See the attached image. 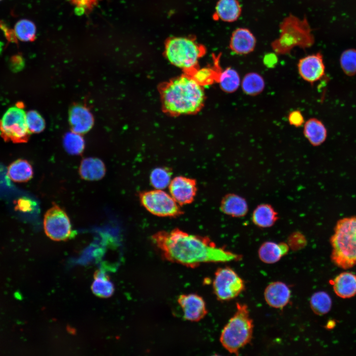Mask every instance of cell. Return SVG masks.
I'll list each match as a JSON object with an SVG mask.
<instances>
[{
  "label": "cell",
  "mask_w": 356,
  "mask_h": 356,
  "mask_svg": "<svg viewBox=\"0 0 356 356\" xmlns=\"http://www.w3.org/2000/svg\"><path fill=\"white\" fill-rule=\"evenodd\" d=\"M69 121L72 131L81 134L87 133L91 129L94 119L87 107L81 104H75L69 110Z\"/></svg>",
  "instance_id": "cell-14"
},
{
  "label": "cell",
  "mask_w": 356,
  "mask_h": 356,
  "mask_svg": "<svg viewBox=\"0 0 356 356\" xmlns=\"http://www.w3.org/2000/svg\"><path fill=\"white\" fill-rule=\"evenodd\" d=\"M23 107L9 108L0 120V134L5 141L26 142L30 135Z\"/></svg>",
  "instance_id": "cell-8"
},
{
  "label": "cell",
  "mask_w": 356,
  "mask_h": 356,
  "mask_svg": "<svg viewBox=\"0 0 356 356\" xmlns=\"http://www.w3.org/2000/svg\"><path fill=\"white\" fill-rule=\"evenodd\" d=\"M340 65L344 73L348 76L356 74V49L345 50L340 57Z\"/></svg>",
  "instance_id": "cell-33"
},
{
  "label": "cell",
  "mask_w": 356,
  "mask_h": 356,
  "mask_svg": "<svg viewBox=\"0 0 356 356\" xmlns=\"http://www.w3.org/2000/svg\"><path fill=\"white\" fill-rule=\"evenodd\" d=\"M44 228L46 235L54 241L67 240L73 234L68 215L64 210L55 203L44 216Z\"/></svg>",
  "instance_id": "cell-10"
},
{
  "label": "cell",
  "mask_w": 356,
  "mask_h": 356,
  "mask_svg": "<svg viewBox=\"0 0 356 356\" xmlns=\"http://www.w3.org/2000/svg\"><path fill=\"white\" fill-rule=\"evenodd\" d=\"M289 247L286 243H277L267 241L259 249L258 255L260 260L266 264H274L288 253Z\"/></svg>",
  "instance_id": "cell-20"
},
{
  "label": "cell",
  "mask_w": 356,
  "mask_h": 356,
  "mask_svg": "<svg viewBox=\"0 0 356 356\" xmlns=\"http://www.w3.org/2000/svg\"><path fill=\"white\" fill-rule=\"evenodd\" d=\"M106 168L104 163L97 158L89 157L82 160L79 167L81 177L87 180H98L104 177Z\"/></svg>",
  "instance_id": "cell-19"
},
{
  "label": "cell",
  "mask_w": 356,
  "mask_h": 356,
  "mask_svg": "<svg viewBox=\"0 0 356 356\" xmlns=\"http://www.w3.org/2000/svg\"><path fill=\"white\" fill-rule=\"evenodd\" d=\"M151 239L165 260L189 267L204 263L228 261L235 258L218 247L209 238L190 234L179 228L158 231Z\"/></svg>",
  "instance_id": "cell-1"
},
{
  "label": "cell",
  "mask_w": 356,
  "mask_h": 356,
  "mask_svg": "<svg viewBox=\"0 0 356 356\" xmlns=\"http://www.w3.org/2000/svg\"><path fill=\"white\" fill-rule=\"evenodd\" d=\"M26 120L30 133H39L44 129V120L37 111L35 110L28 111L26 114Z\"/></svg>",
  "instance_id": "cell-34"
},
{
  "label": "cell",
  "mask_w": 356,
  "mask_h": 356,
  "mask_svg": "<svg viewBox=\"0 0 356 356\" xmlns=\"http://www.w3.org/2000/svg\"><path fill=\"white\" fill-rule=\"evenodd\" d=\"M172 171L165 167H157L150 173L149 180L154 189L164 190L168 187L172 179Z\"/></svg>",
  "instance_id": "cell-29"
},
{
  "label": "cell",
  "mask_w": 356,
  "mask_h": 356,
  "mask_svg": "<svg viewBox=\"0 0 356 356\" xmlns=\"http://www.w3.org/2000/svg\"><path fill=\"white\" fill-rule=\"evenodd\" d=\"M220 209L227 215L240 218L246 215L248 206L244 198L236 194L230 193L225 195L222 199Z\"/></svg>",
  "instance_id": "cell-17"
},
{
  "label": "cell",
  "mask_w": 356,
  "mask_h": 356,
  "mask_svg": "<svg viewBox=\"0 0 356 356\" xmlns=\"http://www.w3.org/2000/svg\"><path fill=\"white\" fill-rule=\"evenodd\" d=\"M13 32L16 38L21 41L32 42L36 38V26L29 20H19L14 26Z\"/></svg>",
  "instance_id": "cell-31"
},
{
  "label": "cell",
  "mask_w": 356,
  "mask_h": 356,
  "mask_svg": "<svg viewBox=\"0 0 356 356\" xmlns=\"http://www.w3.org/2000/svg\"><path fill=\"white\" fill-rule=\"evenodd\" d=\"M9 178L15 182H26L33 177L32 167L26 160L18 159L11 163L7 169Z\"/></svg>",
  "instance_id": "cell-24"
},
{
  "label": "cell",
  "mask_w": 356,
  "mask_h": 356,
  "mask_svg": "<svg viewBox=\"0 0 356 356\" xmlns=\"http://www.w3.org/2000/svg\"><path fill=\"white\" fill-rule=\"evenodd\" d=\"M241 11L238 0H219L216 6L215 16L223 21L232 22L238 19Z\"/></svg>",
  "instance_id": "cell-22"
},
{
  "label": "cell",
  "mask_w": 356,
  "mask_h": 356,
  "mask_svg": "<svg viewBox=\"0 0 356 356\" xmlns=\"http://www.w3.org/2000/svg\"><path fill=\"white\" fill-rule=\"evenodd\" d=\"M254 325L247 306L237 303L233 316L223 328L220 340L230 353L237 355L252 337Z\"/></svg>",
  "instance_id": "cell-5"
},
{
  "label": "cell",
  "mask_w": 356,
  "mask_h": 356,
  "mask_svg": "<svg viewBox=\"0 0 356 356\" xmlns=\"http://www.w3.org/2000/svg\"><path fill=\"white\" fill-rule=\"evenodd\" d=\"M160 92L163 110L174 116L197 113L205 98L203 87L187 74L163 84Z\"/></svg>",
  "instance_id": "cell-2"
},
{
  "label": "cell",
  "mask_w": 356,
  "mask_h": 356,
  "mask_svg": "<svg viewBox=\"0 0 356 356\" xmlns=\"http://www.w3.org/2000/svg\"><path fill=\"white\" fill-rule=\"evenodd\" d=\"M335 293L339 297L346 299L356 294V275L351 272H343L338 275L333 281Z\"/></svg>",
  "instance_id": "cell-18"
},
{
  "label": "cell",
  "mask_w": 356,
  "mask_h": 356,
  "mask_svg": "<svg viewBox=\"0 0 356 356\" xmlns=\"http://www.w3.org/2000/svg\"><path fill=\"white\" fill-rule=\"evenodd\" d=\"M278 218L277 213L272 206L268 204L258 205L254 210L252 216L253 223L261 228L272 226Z\"/></svg>",
  "instance_id": "cell-23"
},
{
  "label": "cell",
  "mask_w": 356,
  "mask_h": 356,
  "mask_svg": "<svg viewBox=\"0 0 356 356\" xmlns=\"http://www.w3.org/2000/svg\"><path fill=\"white\" fill-rule=\"evenodd\" d=\"M241 87L245 94L251 96L257 95L264 90L265 82L260 74L256 72H250L243 78Z\"/></svg>",
  "instance_id": "cell-26"
},
{
  "label": "cell",
  "mask_w": 356,
  "mask_h": 356,
  "mask_svg": "<svg viewBox=\"0 0 356 356\" xmlns=\"http://www.w3.org/2000/svg\"><path fill=\"white\" fill-rule=\"evenodd\" d=\"M301 77L313 84L325 75V67L322 54L318 52L300 59L297 65Z\"/></svg>",
  "instance_id": "cell-12"
},
{
  "label": "cell",
  "mask_w": 356,
  "mask_h": 356,
  "mask_svg": "<svg viewBox=\"0 0 356 356\" xmlns=\"http://www.w3.org/2000/svg\"><path fill=\"white\" fill-rule=\"evenodd\" d=\"M76 2L81 6H86L90 1V0H76Z\"/></svg>",
  "instance_id": "cell-38"
},
{
  "label": "cell",
  "mask_w": 356,
  "mask_h": 356,
  "mask_svg": "<svg viewBox=\"0 0 356 356\" xmlns=\"http://www.w3.org/2000/svg\"><path fill=\"white\" fill-rule=\"evenodd\" d=\"M139 199L141 205L156 216L175 218L183 213L181 206L162 189L142 191L139 193Z\"/></svg>",
  "instance_id": "cell-7"
},
{
  "label": "cell",
  "mask_w": 356,
  "mask_h": 356,
  "mask_svg": "<svg viewBox=\"0 0 356 356\" xmlns=\"http://www.w3.org/2000/svg\"><path fill=\"white\" fill-rule=\"evenodd\" d=\"M256 44V39L253 33L247 28H239L231 35L229 47L233 52L245 55L252 52Z\"/></svg>",
  "instance_id": "cell-15"
},
{
  "label": "cell",
  "mask_w": 356,
  "mask_h": 356,
  "mask_svg": "<svg viewBox=\"0 0 356 356\" xmlns=\"http://www.w3.org/2000/svg\"><path fill=\"white\" fill-rule=\"evenodd\" d=\"M63 146L69 154L80 155L84 150L85 141L80 134L72 131L65 135Z\"/></svg>",
  "instance_id": "cell-32"
},
{
  "label": "cell",
  "mask_w": 356,
  "mask_h": 356,
  "mask_svg": "<svg viewBox=\"0 0 356 356\" xmlns=\"http://www.w3.org/2000/svg\"><path fill=\"white\" fill-rule=\"evenodd\" d=\"M91 288L96 296L101 298L109 297L114 291L113 284L105 273L100 270L94 273Z\"/></svg>",
  "instance_id": "cell-25"
},
{
  "label": "cell",
  "mask_w": 356,
  "mask_h": 356,
  "mask_svg": "<svg viewBox=\"0 0 356 356\" xmlns=\"http://www.w3.org/2000/svg\"><path fill=\"white\" fill-rule=\"evenodd\" d=\"M310 306L312 311L318 315L328 313L332 306V300L330 296L325 292L318 291L314 293L310 299Z\"/></svg>",
  "instance_id": "cell-30"
},
{
  "label": "cell",
  "mask_w": 356,
  "mask_h": 356,
  "mask_svg": "<svg viewBox=\"0 0 356 356\" xmlns=\"http://www.w3.org/2000/svg\"><path fill=\"white\" fill-rule=\"evenodd\" d=\"M330 243L331 261L336 266L348 269L356 265V216L337 222Z\"/></svg>",
  "instance_id": "cell-3"
},
{
  "label": "cell",
  "mask_w": 356,
  "mask_h": 356,
  "mask_svg": "<svg viewBox=\"0 0 356 356\" xmlns=\"http://www.w3.org/2000/svg\"><path fill=\"white\" fill-rule=\"evenodd\" d=\"M168 188L169 193L180 206L193 202L197 191L196 181L182 176L172 178Z\"/></svg>",
  "instance_id": "cell-11"
},
{
  "label": "cell",
  "mask_w": 356,
  "mask_h": 356,
  "mask_svg": "<svg viewBox=\"0 0 356 356\" xmlns=\"http://www.w3.org/2000/svg\"><path fill=\"white\" fill-rule=\"evenodd\" d=\"M217 82L223 91L232 93L238 89L240 84V78L236 70L231 67H228L224 70H221Z\"/></svg>",
  "instance_id": "cell-27"
},
{
  "label": "cell",
  "mask_w": 356,
  "mask_h": 356,
  "mask_svg": "<svg viewBox=\"0 0 356 356\" xmlns=\"http://www.w3.org/2000/svg\"><path fill=\"white\" fill-rule=\"evenodd\" d=\"M288 120L291 125L296 127L301 126L305 122L302 113L299 110L290 112L288 115Z\"/></svg>",
  "instance_id": "cell-35"
},
{
  "label": "cell",
  "mask_w": 356,
  "mask_h": 356,
  "mask_svg": "<svg viewBox=\"0 0 356 356\" xmlns=\"http://www.w3.org/2000/svg\"><path fill=\"white\" fill-rule=\"evenodd\" d=\"M221 71L218 64L216 68L197 67L191 71L189 75L198 84L202 87L213 84L218 81L219 75Z\"/></svg>",
  "instance_id": "cell-28"
},
{
  "label": "cell",
  "mask_w": 356,
  "mask_h": 356,
  "mask_svg": "<svg viewBox=\"0 0 356 356\" xmlns=\"http://www.w3.org/2000/svg\"></svg>",
  "instance_id": "cell-39"
},
{
  "label": "cell",
  "mask_w": 356,
  "mask_h": 356,
  "mask_svg": "<svg viewBox=\"0 0 356 356\" xmlns=\"http://www.w3.org/2000/svg\"><path fill=\"white\" fill-rule=\"evenodd\" d=\"M165 55L173 65L189 74L197 67L199 59L205 54V48L189 37H173L167 40Z\"/></svg>",
  "instance_id": "cell-6"
},
{
  "label": "cell",
  "mask_w": 356,
  "mask_h": 356,
  "mask_svg": "<svg viewBox=\"0 0 356 356\" xmlns=\"http://www.w3.org/2000/svg\"><path fill=\"white\" fill-rule=\"evenodd\" d=\"M291 291L288 286L283 282L275 281L270 283L266 288L264 297L267 303L270 307L281 309L289 302Z\"/></svg>",
  "instance_id": "cell-16"
},
{
  "label": "cell",
  "mask_w": 356,
  "mask_h": 356,
  "mask_svg": "<svg viewBox=\"0 0 356 356\" xmlns=\"http://www.w3.org/2000/svg\"><path fill=\"white\" fill-rule=\"evenodd\" d=\"M314 43V38L307 20L290 15L280 24V35L271 44L273 50L278 54L288 53L295 46L308 48Z\"/></svg>",
  "instance_id": "cell-4"
},
{
  "label": "cell",
  "mask_w": 356,
  "mask_h": 356,
  "mask_svg": "<svg viewBox=\"0 0 356 356\" xmlns=\"http://www.w3.org/2000/svg\"><path fill=\"white\" fill-rule=\"evenodd\" d=\"M182 309L183 317L190 321H198L203 319L208 311L205 301L196 294H182L178 299Z\"/></svg>",
  "instance_id": "cell-13"
},
{
  "label": "cell",
  "mask_w": 356,
  "mask_h": 356,
  "mask_svg": "<svg viewBox=\"0 0 356 356\" xmlns=\"http://www.w3.org/2000/svg\"><path fill=\"white\" fill-rule=\"evenodd\" d=\"M303 133L313 146L322 144L327 137V130L323 123L316 118H311L304 124Z\"/></svg>",
  "instance_id": "cell-21"
},
{
  "label": "cell",
  "mask_w": 356,
  "mask_h": 356,
  "mask_svg": "<svg viewBox=\"0 0 356 356\" xmlns=\"http://www.w3.org/2000/svg\"><path fill=\"white\" fill-rule=\"evenodd\" d=\"M213 287L217 299L225 301L237 297L244 290V283L234 270L224 267L219 268L215 272Z\"/></svg>",
  "instance_id": "cell-9"
},
{
  "label": "cell",
  "mask_w": 356,
  "mask_h": 356,
  "mask_svg": "<svg viewBox=\"0 0 356 356\" xmlns=\"http://www.w3.org/2000/svg\"><path fill=\"white\" fill-rule=\"evenodd\" d=\"M11 67L14 69H20L23 67L24 61L20 56L16 55L12 57L11 60Z\"/></svg>",
  "instance_id": "cell-37"
},
{
  "label": "cell",
  "mask_w": 356,
  "mask_h": 356,
  "mask_svg": "<svg viewBox=\"0 0 356 356\" xmlns=\"http://www.w3.org/2000/svg\"><path fill=\"white\" fill-rule=\"evenodd\" d=\"M278 58L274 53H268L265 55L263 58V63L267 68H273L277 64Z\"/></svg>",
  "instance_id": "cell-36"
}]
</instances>
